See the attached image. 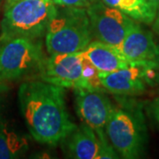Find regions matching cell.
<instances>
[{"label": "cell", "mask_w": 159, "mask_h": 159, "mask_svg": "<svg viewBox=\"0 0 159 159\" xmlns=\"http://www.w3.org/2000/svg\"><path fill=\"white\" fill-rule=\"evenodd\" d=\"M114 96L116 103L105 126L109 142L119 157L141 158L145 155L148 142L142 103L133 97Z\"/></svg>", "instance_id": "7a4b0ae2"}, {"label": "cell", "mask_w": 159, "mask_h": 159, "mask_svg": "<svg viewBox=\"0 0 159 159\" xmlns=\"http://www.w3.org/2000/svg\"><path fill=\"white\" fill-rule=\"evenodd\" d=\"M38 77L64 89H87L82 75L81 51L49 55Z\"/></svg>", "instance_id": "9c48e42d"}, {"label": "cell", "mask_w": 159, "mask_h": 159, "mask_svg": "<svg viewBox=\"0 0 159 159\" xmlns=\"http://www.w3.org/2000/svg\"><path fill=\"white\" fill-rule=\"evenodd\" d=\"M20 109L30 135L37 142L55 147L76 127L65 100V89L32 79L18 92Z\"/></svg>", "instance_id": "6da1fadb"}, {"label": "cell", "mask_w": 159, "mask_h": 159, "mask_svg": "<svg viewBox=\"0 0 159 159\" xmlns=\"http://www.w3.org/2000/svg\"><path fill=\"white\" fill-rule=\"evenodd\" d=\"M119 49L132 62L159 65V45L142 23L135 22Z\"/></svg>", "instance_id": "30bf717a"}, {"label": "cell", "mask_w": 159, "mask_h": 159, "mask_svg": "<svg viewBox=\"0 0 159 159\" xmlns=\"http://www.w3.org/2000/svg\"><path fill=\"white\" fill-rule=\"evenodd\" d=\"M159 65L139 63L111 73H100L102 87L116 96L137 97L146 93L159 80Z\"/></svg>", "instance_id": "8992f818"}, {"label": "cell", "mask_w": 159, "mask_h": 159, "mask_svg": "<svg viewBox=\"0 0 159 159\" xmlns=\"http://www.w3.org/2000/svg\"><path fill=\"white\" fill-rule=\"evenodd\" d=\"M44 36L49 55L84 51L94 40L86 8L57 6Z\"/></svg>", "instance_id": "3957f363"}, {"label": "cell", "mask_w": 159, "mask_h": 159, "mask_svg": "<svg viewBox=\"0 0 159 159\" xmlns=\"http://www.w3.org/2000/svg\"><path fill=\"white\" fill-rule=\"evenodd\" d=\"M2 2H3V0H0V6H1V4H2Z\"/></svg>", "instance_id": "44dd1931"}, {"label": "cell", "mask_w": 159, "mask_h": 159, "mask_svg": "<svg viewBox=\"0 0 159 159\" xmlns=\"http://www.w3.org/2000/svg\"><path fill=\"white\" fill-rule=\"evenodd\" d=\"M147 109L150 118L159 127V97L154 98L152 101L148 102Z\"/></svg>", "instance_id": "e0dca14e"}, {"label": "cell", "mask_w": 159, "mask_h": 159, "mask_svg": "<svg viewBox=\"0 0 159 159\" xmlns=\"http://www.w3.org/2000/svg\"><path fill=\"white\" fill-rule=\"evenodd\" d=\"M57 6H69V7H80L88 8L99 0H53Z\"/></svg>", "instance_id": "2e32d148"}, {"label": "cell", "mask_w": 159, "mask_h": 159, "mask_svg": "<svg viewBox=\"0 0 159 159\" xmlns=\"http://www.w3.org/2000/svg\"><path fill=\"white\" fill-rule=\"evenodd\" d=\"M151 25H152V29H153L154 32L159 35V7L158 9H157V12L156 18H155L153 23Z\"/></svg>", "instance_id": "ac0fdd59"}, {"label": "cell", "mask_w": 159, "mask_h": 159, "mask_svg": "<svg viewBox=\"0 0 159 159\" xmlns=\"http://www.w3.org/2000/svg\"><path fill=\"white\" fill-rule=\"evenodd\" d=\"M28 149L27 139L0 121V159L20 157Z\"/></svg>", "instance_id": "5bb4252c"}, {"label": "cell", "mask_w": 159, "mask_h": 159, "mask_svg": "<svg viewBox=\"0 0 159 159\" xmlns=\"http://www.w3.org/2000/svg\"><path fill=\"white\" fill-rule=\"evenodd\" d=\"M153 2L154 4H156L157 7H159V0H151Z\"/></svg>", "instance_id": "ffe728a7"}, {"label": "cell", "mask_w": 159, "mask_h": 159, "mask_svg": "<svg viewBox=\"0 0 159 159\" xmlns=\"http://www.w3.org/2000/svg\"><path fill=\"white\" fill-rule=\"evenodd\" d=\"M56 9L53 0H19L5 9L0 42L18 37L42 39Z\"/></svg>", "instance_id": "5b68a950"}, {"label": "cell", "mask_w": 159, "mask_h": 159, "mask_svg": "<svg viewBox=\"0 0 159 159\" xmlns=\"http://www.w3.org/2000/svg\"><path fill=\"white\" fill-rule=\"evenodd\" d=\"M107 93L87 89H74V106L77 115L82 122L96 132L102 143L110 142L105 126L113 108V103Z\"/></svg>", "instance_id": "ba28073f"}, {"label": "cell", "mask_w": 159, "mask_h": 159, "mask_svg": "<svg viewBox=\"0 0 159 159\" xmlns=\"http://www.w3.org/2000/svg\"><path fill=\"white\" fill-rule=\"evenodd\" d=\"M93 39L119 47L135 20L101 0L86 8Z\"/></svg>", "instance_id": "52a82bcc"}, {"label": "cell", "mask_w": 159, "mask_h": 159, "mask_svg": "<svg viewBox=\"0 0 159 159\" xmlns=\"http://www.w3.org/2000/svg\"><path fill=\"white\" fill-rule=\"evenodd\" d=\"M62 142L66 156L74 159H100L102 150L111 145L100 142L96 132L84 122L76 125Z\"/></svg>", "instance_id": "8fae6325"}, {"label": "cell", "mask_w": 159, "mask_h": 159, "mask_svg": "<svg viewBox=\"0 0 159 159\" xmlns=\"http://www.w3.org/2000/svg\"><path fill=\"white\" fill-rule=\"evenodd\" d=\"M19 0H6V4H5V9L8 8L9 6H11V5H13L14 3H16Z\"/></svg>", "instance_id": "d6986e66"}, {"label": "cell", "mask_w": 159, "mask_h": 159, "mask_svg": "<svg viewBox=\"0 0 159 159\" xmlns=\"http://www.w3.org/2000/svg\"><path fill=\"white\" fill-rule=\"evenodd\" d=\"M82 75L87 85V89L106 91L102 87L101 80L99 78V71L83 56H82Z\"/></svg>", "instance_id": "9a60e30c"}, {"label": "cell", "mask_w": 159, "mask_h": 159, "mask_svg": "<svg viewBox=\"0 0 159 159\" xmlns=\"http://www.w3.org/2000/svg\"><path fill=\"white\" fill-rule=\"evenodd\" d=\"M45 58L42 39L18 37L0 42V92L20 80L38 77Z\"/></svg>", "instance_id": "277c9868"}, {"label": "cell", "mask_w": 159, "mask_h": 159, "mask_svg": "<svg viewBox=\"0 0 159 159\" xmlns=\"http://www.w3.org/2000/svg\"><path fill=\"white\" fill-rule=\"evenodd\" d=\"M81 54L100 72L111 73L139 63L130 61L119 47L93 40Z\"/></svg>", "instance_id": "7c38bea8"}, {"label": "cell", "mask_w": 159, "mask_h": 159, "mask_svg": "<svg viewBox=\"0 0 159 159\" xmlns=\"http://www.w3.org/2000/svg\"><path fill=\"white\" fill-rule=\"evenodd\" d=\"M102 3L129 16L137 22L151 25L158 7L151 0H101Z\"/></svg>", "instance_id": "4fadbf2b"}]
</instances>
